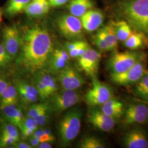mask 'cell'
<instances>
[{"instance_id": "obj_1", "label": "cell", "mask_w": 148, "mask_h": 148, "mask_svg": "<svg viewBox=\"0 0 148 148\" xmlns=\"http://www.w3.org/2000/svg\"><path fill=\"white\" fill-rule=\"evenodd\" d=\"M53 52L48 31L41 25H34L21 32V47L16 63L27 72L36 74L48 68Z\"/></svg>"}, {"instance_id": "obj_2", "label": "cell", "mask_w": 148, "mask_h": 148, "mask_svg": "<svg viewBox=\"0 0 148 148\" xmlns=\"http://www.w3.org/2000/svg\"><path fill=\"white\" fill-rule=\"evenodd\" d=\"M117 11L135 31L148 34V0H121Z\"/></svg>"}, {"instance_id": "obj_3", "label": "cell", "mask_w": 148, "mask_h": 148, "mask_svg": "<svg viewBox=\"0 0 148 148\" xmlns=\"http://www.w3.org/2000/svg\"><path fill=\"white\" fill-rule=\"evenodd\" d=\"M82 112L78 108L67 111L59 123L58 133L63 145H68L79 134L81 126Z\"/></svg>"}, {"instance_id": "obj_4", "label": "cell", "mask_w": 148, "mask_h": 148, "mask_svg": "<svg viewBox=\"0 0 148 148\" xmlns=\"http://www.w3.org/2000/svg\"><path fill=\"white\" fill-rule=\"evenodd\" d=\"M143 56L133 51L115 52L108 61V68L111 74L121 73L132 68Z\"/></svg>"}, {"instance_id": "obj_5", "label": "cell", "mask_w": 148, "mask_h": 148, "mask_svg": "<svg viewBox=\"0 0 148 148\" xmlns=\"http://www.w3.org/2000/svg\"><path fill=\"white\" fill-rule=\"evenodd\" d=\"M112 95L113 92L111 88L95 77L92 78V87L85 95V101L90 106H101L112 98Z\"/></svg>"}, {"instance_id": "obj_6", "label": "cell", "mask_w": 148, "mask_h": 148, "mask_svg": "<svg viewBox=\"0 0 148 148\" xmlns=\"http://www.w3.org/2000/svg\"><path fill=\"white\" fill-rule=\"evenodd\" d=\"M59 32L68 40H73L82 36L83 27L79 18L71 14L60 16L56 21Z\"/></svg>"}, {"instance_id": "obj_7", "label": "cell", "mask_w": 148, "mask_h": 148, "mask_svg": "<svg viewBox=\"0 0 148 148\" xmlns=\"http://www.w3.org/2000/svg\"><path fill=\"white\" fill-rule=\"evenodd\" d=\"M146 73L145 57L140 59L132 68L121 73L111 74L110 79L115 84L128 86L136 84Z\"/></svg>"}, {"instance_id": "obj_8", "label": "cell", "mask_w": 148, "mask_h": 148, "mask_svg": "<svg viewBox=\"0 0 148 148\" xmlns=\"http://www.w3.org/2000/svg\"><path fill=\"white\" fill-rule=\"evenodd\" d=\"M51 96L50 103L53 111L60 113L76 105L80 101V95L76 90L57 91Z\"/></svg>"}, {"instance_id": "obj_9", "label": "cell", "mask_w": 148, "mask_h": 148, "mask_svg": "<svg viewBox=\"0 0 148 148\" xmlns=\"http://www.w3.org/2000/svg\"><path fill=\"white\" fill-rule=\"evenodd\" d=\"M2 43L12 61L15 60L20 51L21 43V32L16 25L3 28Z\"/></svg>"}, {"instance_id": "obj_10", "label": "cell", "mask_w": 148, "mask_h": 148, "mask_svg": "<svg viewBox=\"0 0 148 148\" xmlns=\"http://www.w3.org/2000/svg\"><path fill=\"white\" fill-rule=\"evenodd\" d=\"M78 64L81 69L87 76L95 77L98 74L101 59V54L89 47L79 58Z\"/></svg>"}, {"instance_id": "obj_11", "label": "cell", "mask_w": 148, "mask_h": 148, "mask_svg": "<svg viewBox=\"0 0 148 148\" xmlns=\"http://www.w3.org/2000/svg\"><path fill=\"white\" fill-rule=\"evenodd\" d=\"M59 82L64 90H76L85 84L77 70L68 64L58 73Z\"/></svg>"}, {"instance_id": "obj_12", "label": "cell", "mask_w": 148, "mask_h": 148, "mask_svg": "<svg viewBox=\"0 0 148 148\" xmlns=\"http://www.w3.org/2000/svg\"><path fill=\"white\" fill-rule=\"evenodd\" d=\"M122 123L128 126L136 123H142L148 117V108L143 104H133L125 111Z\"/></svg>"}, {"instance_id": "obj_13", "label": "cell", "mask_w": 148, "mask_h": 148, "mask_svg": "<svg viewBox=\"0 0 148 148\" xmlns=\"http://www.w3.org/2000/svg\"><path fill=\"white\" fill-rule=\"evenodd\" d=\"M88 119L94 127L104 132H110L115 125V119L106 115L101 110L97 109L89 111Z\"/></svg>"}, {"instance_id": "obj_14", "label": "cell", "mask_w": 148, "mask_h": 148, "mask_svg": "<svg viewBox=\"0 0 148 148\" xmlns=\"http://www.w3.org/2000/svg\"><path fill=\"white\" fill-rule=\"evenodd\" d=\"M123 144L127 148H148V141L144 131L139 128L127 132L123 137Z\"/></svg>"}, {"instance_id": "obj_15", "label": "cell", "mask_w": 148, "mask_h": 148, "mask_svg": "<svg viewBox=\"0 0 148 148\" xmlns=\"http://www.w3.org/2000/svg\"><path fill=\"white\" fill-rule=\"evenodd\" d=\"M19 139L18 127L8 122L3 124L0 136V148H13Z\"/></svg>"}, {"instance_id": "obj_16", "label": "cell", "mask_w": 148, "mask_h": 148, "mask_svg": "<svg viewBox=\"0 0 148 148\" xmlns=\"http://www.w3.org/2000/svg\"><path fill=\"white\" fill-rule=\"evenodd\" d=\"M80 19L83 29L87 32H93L101 26L104 16L100 11L90 10L80 17Z\"/></svg>"}, {"instance_id": "obj_17", "label": "cell", "mask_w": 148, "mask_h": 148, "mask_svg": "<svg viewBox=\"0 0 148 148\" xmlns=\"http://www.w3.org/2000/svg\"><path fill=\"white\" fill-rule=\"evenodd\" d=\"M0 108L5 120L19 128L24 118L21 108L16 104L1 106Z\"/></svg>"}, {"instance_id": "obj_18", "label": "cell", "mask_w": 148, "mask_h": 148, "mask_svg": "<svg viewBox=\"0 0 148 148\" xmlns=\"http://www.w3.org/2000/svg\"><path fill=\"white\" fill-rule=\"evenodd\" d=\"M49 7L48 0H31L24 12L29 16L38 17L47 14Z\"/></svg>"}, {"instance_id": "obj_19", "label": "cell", "mask_w": 148, "mask_h": 148, "mask_svg": "<svg viewBox=\"0 0 148 148\" xmlns=\"http://www.w3.org/2000/svg\"><path fill=\"white\" fill-rule=\"evenodd\" d=\"M101 110L106 115L114 119L120 118L125 113V107L123 103L112 98L103 104Z\"/></svg>"}, {"instance_id": "obj_20", "label": "cell", "mask_w": 148, "mask_h": 148, "mask_svg": "<svg viewBox=\"0 0 148 148\" xmlns=\"http://www.w3.org/2000/svg\"><path fill=\"white\" fill-rule=\"evenodd\" d=\"M96 34L103 39L109 45L112 51L117 47L119 39L112 23L108 24L101 27Z\"/></svg>"}, {"instance_id": "obj_21", "label": "cell", "mask_w": 148, "mask_h": 148, "mask_svg": "<svg viewBox=\"0 0 148 148\" xmlns=\"http://www.w3.org/2000/svg\"><path fill=\"white\" fill-rule=\"evenodd\" d=\"M148 38L142 32H132L130 36L124 41L125 47L131 49H137L148 45Z\"/></svg>"}, {"instance_id": "obj_22", "label": "cell", "mask_w": 148, "mask_h": 148, "mask_svg": "<svg viewBox=\"0 0 148 148\" xmlns=\"http://www.w3.org/2000/svg\"><path fill=\"white\" fill-rule=\"evenodd\" d=\"M93 6L91 0H71L68 10L71 15L80 18Z\"/></svg>"}, {"instance_id": "obj_23", "label": "cell", "mask_w": 148, "mask_h": 148, "mask_svg": "<svg viewBox=\"0 0 148 148\" xmlns=\"http://www.w3.org/2000/svg\"><path fill=\"white\" fill-rule=\"evenodd\" d=\"M18 97V92L16 87L8 84L5 90L0 95L1 106L16 104Z\"/></svg>"}, {"instance_id": "obj_24", "label": "cell", "mask_w": 148, "mask_h": 148, "mask_svg": "<svg viewBox=\"0 0 148 148\" xmlns=\"http://www.w3.org/2000/svg\"><path fill=\"white\" fill-rule=\"evenodd\" d=\"M31 0H10L5 7V11L7 16H15L24 12Z\"/></svg>"}, {"instance_id": "obj_25", "label": "cell", "mask_w": 148, "mask_h": 148, "mask_svg": "<svg viewBox=\"0 0 148 148\" xmlns=\"http://www.w3.org/2000/svg\"><path fill=\"white\" fill-rule=\"evenodd\" d=\"M38 126V123L34 119L29 116L24 118L21 126L19 127L21 130L22 138L26 139L30 137L33 132L37 130Z\"/></svg>"}, {"instance_id": "obj_26", "label": "cell", "mask_w": 148, "mask_h": 148, "mask_svg": "<svg viewBox=\"0 0 148 148\" xmlns=\"http://www.w3.org/2000/svg\"><path fill=\"white\" fill-rule=\"evenodd\" d=\"M134 94L140 99L148 101V73H146L136 83L134 88Z\"/></svg>"}, {"instance_id": "obj_27", "label": "cell", "mask_w": 148, "mask_h": 148, "mask_svg": "<svg viewBox=\"0 0 148 148\" xmlns=\"http://www.w3.org/2000/svg\"><path fill=\"white\" fill-rule=\"evenodd\" d=\"M35 74L37 75L39 79L46 87L49 97L58 90V85L57 80L52 75L43 71Z\"/></svg>"}, {"instance_id": "obj_28", "label": "cell", "mask_w": 148, "mask_h": 148, "mask_svg": "<svg viewBox=\"0 0 148 148\" xmlns=\"http://www.w3.org/2000/svg\"><path fill=\"white\" fill-rule=\"evenodd\" d=\"M112 24L115 28L119 41L124 42L132 32V27L124 20L116 23H112Z\"/></svg>"}, {"instance_id": "obj_29", "label": "cell", "mask_w": 148, "mask_h": 148, "mask_svg": "<svg viewBox=\"0 0 148 148\" xmlns=\"http://www.w3.org/2000/svg\"><path fill=\"white\" fill-rule=\"evenodd\" d=\"M68 63L61 56L54 53L51 59L48 68L54 73H59L68 65Z\"/></svg>"}, {"instance_id": "obj_30", "label": "cell", "mask_w": 148, "mask_h": 148, "mask_svg": "<svg viewBox=\"0 0 148 148\" xmlns=\"http://www.w3.org/2000/svg\"><path fill=\"white\" fill-rule=\"evenodd\" d=\"M32 137L35 138L40 142H53L54 141V137L52 131L48 129L36 130L32 136Z\"/></svg>"}, {"instance_id": "obj_31", "label": "cell", "mask_w": 148, "mask_h": 148, "mask_svg": "<svg viewBox=\"0 0 148 148\" xmlns=\"http://www.w3.org/2000/svg\"><path fill=\"white\" fill-rule=\"evenodd\" d=\"M81 148H104L106 146L101 140L94 137H86L81 140L79 144Z\"/></svg>"}, {"instance_id": "obj_32", "label": "cell", "mask_w": 148, "mask_h": 148, "mask_svg": "<svg viewBox=\"0 0 148 148\" xmlns=\"http://www.w3.org/2000/svg\"><path fill=\"white\" fill-rule=\"evenodd\" d=\"M33 85L36 88L38 93V95L42 100L47 99L49 97L46 87L43 84L42 82L39 79L36 74H35V76L34 79Z\"/></svg>"}, {"instance_id": "obj_33", "label": "cell", "mask_w": 148, "mask_h": 148, "mask_svg": "<svg viewBox=\"0 0 148 148\" xmlns=\"http://www.w3.org/2000/svg\"><path fill=\"white\" fill-rule=\"evenodd\" d=\"M49 108L46 103H39L33 104L31 106L27 111V116L34 119L41 111Z\"/></svg>"}, {"instance_id": "obj_34", "label": "cell", "mask_w": 148, "mask_h": 148, "mask_svg": "<svg viewBox=\"0 0 148 148\" xmlns=\"http://www.w3.org/2000/svg\"><path fill=\"white\" fill-rule=\"evenodd\" d=\"M16 87L24 90L30 95L39 97L37 90L34 85H30L24 81H19L17 83Z\"/></svg>"}, {"instance_id": "obj_35", "label": "cell", "mask_w": 148, "mask_h": 148, "mask_svg": "<svg viewBox=\"0 0 148 148\" xmlns=\"http://www.w3.org/2000/svg\"><path fill=\"white\" fill-rule=\"evenodd\" d=\"M12 62V60L6 52L2 43H0V68L5 67Z\"/></svg>"}, {"instance_id": "obj_36", "label": "cell", "mask_w": 148, "mask_h": 148, "mask_svg": "<svg viewBox=\"0 0 148 148\" xmlns=\"http://www.w3.org/2000/svg\"><path fill=\"white\" fill-rule=\"evenodd\" d=\"M17 90L18 92V95L19 96L21 99L24 104H30L32 103H35L36 101L38 99V97L36 96L30 95L28 94L26 92L20 88H17Z\"/></svg>"}, {"instance_id": "obj_37", "label": "cell", "mask_w": 148, "mask_h": 148, "mask_svg": "<svg viewBox=\"0 0 148 148\" xmlns=\"http://www.w3.org/2000/svg\"><path fill=\"white\" fill-rule=\"evenodd\" d=\"M93 41L95 46L103 51H112L111 47L106 41L99 36L96 34L93 38Z\"/></svg>"}, {"instance_id": "obj_38", "label": "cell", "mask_w": 148, "mask_h": 148, "mask_svg": "<svg viewBox=\"0 0 148 148\" xmlns=\"http://www.w3.org/2000/svg\"><path fill=\"white\" fill-rule=\"evenodd\" d=\"M49 109V108L43 110L34 118L35 120L37 122L38 125L43 126L47 123L49 118L48 116Z\"/></svg>"}, {"instance_id": "obj_39", "label": "cell", "mask_w": 148, "mask_h": 148, "mask_svg": "<svg viewBox=\"0 0 148 148\" xmlns=\"http://www.w3.org/2000/svg\"><path fill=\"white\" fill-rule=\"evenodd\" d=\"M54 53L58 54L59 56H61L68 63H69V60H70V57L69 56V53L64 50V49H56V50H54Z\"/></svg>"}, {"instance_id": "obj_40", "label": "cell", "mask_w": 148, "mask_h": 148, "mask_svg": "<svg viewBox=\"0 0 148 148\" xmlns=\"http://www.w3.org/2000/svg\"><path fill=\"white\" fill-rule=\"evenodd\" d=\"M70 0H48L50 6L56 7L64 5Z\"/></svg>"}, {"instance_id": "obj_41", "label": "cell", "mask_w": 148, "mask_h": 148, "mask_svg": "<svg viewBox=\"0 0 148 148\" xmlns=\"http://www.w3.org/2000/svg\"><path fill=\"white\" fill-rule=\"evenodd\" d=\"M8 84H9L6 81V80L0 75V95L5 90Z\"/></svg>"}, {"instance_id": "obj_42", "label": "cell", "mask_w": 148, "mask_h": 148, "mask_svg": "<svg viewBox=\"0 0 148 148\" xmlns=\"http://www.w3.org/2000/svg\"><path fill=\"white\" fill-rule=\"evenodd\" d=\"M13 148H32V146L29 144L25 142H18L13 145Z\"/></svg>"}, {"instance_id": "obj_43", "label": "cell", "mask_w": 148, "mask_h": 148, "mask_svg": "<svg viewBox=\"0 0 148 148\" xmlns=\"http://www.w3.org/2000/svg\"><path fill=\"white\" fill-rule=\"evenodd\" d=\"M29 144L32 146V148H37L39 144L41 143L38 140L35 138L32 137H30V138L29 139Z\"/></svg>"}, {"instance_id": "obj_44", "label": "cell", "mask_w": 148, "mask_h": 148, "mask_svg": "<svg viewBox=\"0 0 148 148\" xmlns=\"http://www.w3.org/2000/svg\"><path fill=\"white\" fill-rule=\"evenodd\" d=\"M38 148H51L52 145L48 142H41L39 144Z\"/></svg>"}, {"instance_id": "obj_45", "label": "cell", "mask_w": 148, "mask_h": 148, "mask_svg": "<svg viewBox=\"0 0 148 148\" xmlns=\"http://www.w3.org/2000/svg\"><path fill=\"white\" fill-rule=\"evenodd\" d=\"M1 21H2V15H1V12L0 11V23H1Z\"/></svg>"}]
</instances>
